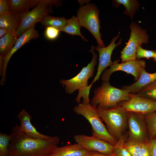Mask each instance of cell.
Wrapping results in <instances>:
<instances>
[{"label": "cell", "mask_w": 156, "mask_h": 156, "mask_svg": "<svg viewBox=\"0 0 156 156\" xmlns=\"http://www.w3.org/2000/svg\"><path fill=\"white\" fill-rule=\"evenodd\" d=\"M11 135L8 156H46L60 142L57 136L48 140L30 137L21 130L19 125L12 127Z\"/></svg>", "instance_id": "1"}, {"label": "cell", "mask_w": 156, "mask_h": 156, "mask_svg": "<svg viewBox=\"0 0 156 156\" xmlns=\"http://www.w3.org/2000/svg\"><path fill=\"white\" fill-rule=\"evenodd\" d=\"M92 54L91 62L86 67H83L80 72L76 75L68 79H61L60 82L65 86V91L69 94H72L77 90H78V94L75 101L79 103L81 98L83 103H90L89 93L91 87L88 85V81L94 75L95 66L96 64L98 55L94 51V46H92L89 51Z\"/></svg>", "instance_id": "2"}, {"label": "cell", "mask_w": 156, "mask_h": 156, "mask_svg": "<svg viewBox=\"0 0 156 156\" xmlns=\"http://www.w3.org/2000/svg\"><path fill=\"white\" fill-rule=\"evenodd\" d=\"M77 114L84 117L90 123L92 135L114 146L117 140L111 135L101 121L98 109L91 103L79 104L73 108Z\"/></svg>", "instance_id": "3"}, {"label": "cell", "mask_w": 156, "mask_h": 156, "mask_svg": "<svg viewBox=\"0 0 156 156\" xmlns=\"http://www.w3.org/2000/svg\"><path fill=\"white\" fill-rule=\"evenodd\" d=\"M99 116L110 134L117 140L124 135L128 125L127 112L121 106L98 108Z\"/></svg>", "instance_id": "4"}, {"label": "cell", "mask_w": 156, "mask_h": 156, "mask_svg": "<svg viewBox=\"0 0 156 156\" xmlns=\"http://www.w3.org/2000/svg\"><path fill=\"white\" fill-rule=\"evenodd\" d=\"M130 94L126 90L112 86L109 82L103 81L101 85L94 90L91 104L98 109L112 107L128 100Z\"/></svg>", "instance_id": "5"}, {"label": "cell", "mask_w": 156, "mask_h": 156, "mask_svg": "<svg viewBox=\"0 0 156 156\" xmlns=\"http://www.w3.org/2000/svg\"><path fill=\"white\" fill-rule=\"evenodd\" d=\"M99 13L98 9L94 4L87 3L85 5L81 6L78 9L77 17L81 27H85L91 33L95 38L98 46L104 47L100 32Z\"/></svg>", "instance_id": "6"}, {"label": "cell", "mask_w": 156, "mask_h": 156, "mask_svg": "<svg viewBox=\"0 0 156 156\" xmlns=\"http://www.w3.org/2000/svg\"><path fill=\"white\" fill-rule=\"evenodd\" d=\"M60 2L58 0H41L38 5L21 16V23L16 32V36L18 38L36 23L40 22L46 14L52 12V7L54 5H59Z\"/></svg>", "instance_id": "7"}, {"label": "cell", "mask_w": 156, "mask_h": 156, "mask_svg": "<svg viewBox=\"0 0 156 156\" xmlns=\"http://www.w3.org/2000/svg\"><path fill=\"white\" fill-rule=\"evenodd\" d=\"M129 28L131 30L130 38L121 52L122 62L136 60V54L137 48L143 43L148 42V36L146 30L133 22L131 23Z\"/></svg>", "instance_id": "8"}, {"label": "cell", "mask_w": 156, "mask_h": 156, "mask_svg": "<svg viewBox=\"0 0 156 156\" xmlns=\"http://www.w3.org/2000/svg\"><path fill=\"white\" fill-rule=\"evenodd\" d=\"M119 59L115 60L109 69H106L102 75L103 81L108 82L112 74L114 72L122 71L132 75L134 77V80L139 79L142 71L145 69V61L143 60H136L119 63Z\"/></svg>", "instance_id": "9"}, {"label": "cell", "mask_w": 156, "mask_h": 156, "mask_svg": "<svg viewBox=\"0 0 156 156\" xmlns=\"http://www.w3.org/2000/svg\"><path fill=\"white\" fill-rule=\"evenodd\" d=\"M129 140L146 143L149 140L148 133L144 116L127 112Z\"/></svg>", "instance_id": "10"}, {"label": "cell", "mask_w": 156, "mask_h": 156, "mask_svg": "<svg viewBox=\"0 0 156 156\" xmlns=\"http://www.w3.org/2000/svg\"><path fill=\"white\" fill-rule=\"evenodd\" d=\"M118 105L126 112H132L141 115L156 111V101L130 93L128 100L119 102Z\"/></svg>", "instance_id": "11"}, {"label": "cell", "mask_w": 156, "mask_h": 156, "mask_svg": "<svg viewBox=\"0 0 156 156\" xmlns=\"http://www.w3.org/2000/svg\"><path fill=\"white\" fill-rule=\"evenodd\" d=\"M74 139L77 143L87 150L112 156L114 146L106 141L92 135L83 134L75 135Z\"/></svg>", "instance_id": "12"}, {"label": "cell", "mask_w": 156, "mask_h": 156, "mask_svg": "<svg viewBox=\"0 0 156 156\" xmlns=\"http://www.w3.org/2000/svg\"><path fill=\"white\" fill-rule=\"evenodd\" d=\"M120 34L119 32L116 36L113 38L110 44L106 47H101L99 46L94 47V50L97 51L99 54V62L97 73L91 83L92 84L99 79L103 71L107 67L110 66L112 64L113 62L111 59L112 52L116 47L122 42V38H121L117 43L115 44V41L119 37Z\"/></svg>", "instance_id": "13"}, {"label": "cell", "mask_w": 156, "mask_h": 156, "mask_svg": "<svg viewBox=\"0 0 156 156\" xmlns=\"http://www.w3.org/2000/svg\"><path fill=\"white\" fill-rule=\"evenodd\" d=\"M40 36L38 31L35 29V25L32 26L24 32L17 39L15 44L11 50L4 57L3 65L1 74L0 84L4 85L5 82L6 71L8 62L14 54L25 44L31 40L36 39Z\"/></svg>", "instance_id": "14"}, {"label": "cell", "mask_w": 156, "mask_h": 156, "mask_svg": "<svg viewBox=\"0 0 156 156\" xmlns=\"http://www.w3.org/2000/svg\"><path fill=\"white\" fill-rule=\"evenodd\" d=\"M21 130L28 136L37 139L48 140L53 136L46 135L39 132L31 122V117L25 109H23L17 115Z\"/></svg>", "instance_id": "15"}, {"label": "cell", "mask_w": 156, "mask_h": 156, "mask_svg": "<svg viewBox=\"0 0 156 156\" xmlns=\"http://www.w3.org/2000/svg\"><path fill=\"white\" fill-rule=\"evenodd\" d=\"M95 152L87 150L77 143L57 146L46 156H89Z\"/></svg>", "instance_id": "16"}, {"label": "cell", "mask_w": 156, "mask_h": 156, "mask_svg": "<svg viewBox=\"0 0 156 156\" xmlns=\"http://www.w3.org/2000/svg\"><path fill=\"white\" fill-rule=\"evenodd\" d=\"M156 80V72L150 73L147 72L145 69L142 70L138 79L129 86H125L121 89L129 92L136 94L142 88Z\"/></svg>", "instance_id": "17"}, {"label": "cell", "mask_w": 156, "mask_h": 156, "mask_svg": "<svg viewBox=\"0 0 156 156\" xmlns=\"http://www.w3.org/2000/svg\"><path fill=\"white\" fill-rule=\"evenodd\" d=\"M10 13L21 17L31 8L40 4V0H10Z\"/></svg>", "instance_id": "18"}, {"label": "cell", "mask_w": 156, "mask_h": 156, "mask_svg": "<svg viewBox=\"0 0 156 156\" xmlns=\"http://www.w3.org/2000/svg\"><path fill=\"white\" fill-rule=\"evenodd\" d=\"M21 17L11 13L0 15V28L8 29L16 34L21 23Z\"/></svg>", "instance_id": "19"}, {"label": "cell", "mask_w": 156, "mask_h": 156, "mask_svg": "<svg viewBox=\"0 0 156 156\" xmlns=\"http://www.w3.org/2000/svg\"><path fill=\"white\" fill-rule=\"evenodd\" d=\"M18 38L16 34L10 31L0 38V56L4 57L11 50Z\"/></svg>", "instance_id": "20"}, {"label": "cell", "mask_w": 156, "mask_h": 156, "mask_svg": "<svg viewBox=\"0 0 156 156\" xmlns=\"http://www.w3.org/2000/svg\"><path fill=\"white\" fill-rule=\"evenodd\" d=\"M81 27L77 17L73 15L71 18L67 20L65 26L61 31L70 35L79 36L84 40L87 41V40L81 33Z\"/></svg>", "instance_id": "21"}, {"label": "cell", "mask_w": 156, "mask_h": 156, "mask_svg": "<svg viewBox=\"0 0 156 156\" xmlns=\"http://www.w3.org/2000/svg\"><path fill=\"white\" fill-rule=\"evenodd\" d=\"M67 20L64 17H53L47 14L40 23L43 26L53 27L61 31L65 26Z\"/></svg>", "instance_id": "22"}, {"label": "cell", "mask_w": 156, "mask_h": 156, "mask_svg": "<svg viewBox=\"0 0 156 156\" xmlns=\"http://www.w3.org/2000/svg\"><path fill=\"white\" fill-rule=\"evenodd\" d=\"M149 140L156 138V111L144 115Z\"/></svg>", "instance_id": "23"}, {"label": "cell", "mask_w": 156, "mask_h": 156, "mask_svg": "<svg viewBox=\"0 0 156 156\" xmlns=\"http://www.w3.org/2000/svg\"><path fill=\"white\" fill-rule=\"evenodd\" d=\"M115 1L118 4L124 6L126 8L124 14L129 16L132 19L139 6L138 1L135 0H116Z\"/></svg>", "instance_id": "24"}, {"label": "cell", "mask_w": 156, "mask_h": 156, "mask_svg": "<svg viewBox=\"0 0 156 156\" xmlns=\"http://www.w3.org/2000/svg\"><path fill=\"white\" fill-rule=\"evenodd\" d=\"M136 94L156 101V80L142 88Z\"/></svg>", "instance_id": "25"}, {"label": "cell", "mask_w": 156, "mask_h": 156, "mask_svg": "<svg viewBox=\"0 0 156 156\" xmlns=\"http://www.w3.org/2000/svg\"><path fill=\"white\" fill-rule=\"evenodd\" d=\"M126 137V135L124 134L118 140L114 146L112 156H132L124 146Z\"/></svg>", "instance_id": "26"}, {"label": "cell", "mask_w": 156, "mask_h": 156, "mask_svg": "<svg viewBox=\"0 0 156 156\" xmlns=\"http://www.w3.org/2000/svg\"><path fill=\"white\" fill-rule=\"evenodd\" d=\"M11 138V134L0 133V156H8V147Z\"/></svg>", "instance_id": "27"}, {"label": "cell", "mask_w": 156, "mask_h": 156, "mask_svg": "<svg viewBox=\"0 0 156 156\" xmlns=\"http://www.w3.org/2000/svg\"><path fill=\"white\" fill-rule=\"evenodd\" d=\"M141 143L131 140L126 141L124 146L132 156H140Z\"/></svg>", "instance_id": "28"}, {"label": "cell", "mask_w": 156, "mask_h": 156, "mask_svg": "<svg viewBox=\"0 0 156 156\" xmlns=\"http://www.w3.org/2000/svg\"><path fill=\"white\" fill-rule=\"evenodd\" d=\"M156 51L154 50H147L142 48L141 45L137 48L136 54V60L145 58L147 59L153 58L156 54Z\"/></svg>", "instance_id": "29"}, {"label": "cell", "mask_w": 156, "mask_h": 156, "mask_svg": "<svg viewBox=\"0 0 156 156\" xmlns=\"http://www.w3.org/2000/svg\"><path fill=\"white\" fill-rule=\"evenodd\" d=\"M44 35L45 38L49 40L56 39L59 36L60 30L52 27H46Z\"/></svg>", "instance_id": "30"}, {"label": "cell", "mask_w": 156, "mask_h": 156, "mask_svg": "<svg viewBox=\"0 0 156 156\" xmlns=\"http://www.w3.org/2000/svg\"><path fill=\"white\" fill-rule=\"evenodd\" d=\"M10 0H0V15L10 13Z\"/></svg>", "instance_id": "31"}, {"label": "cell", "mask_w": 156, "mask_h": 156, "mask_svg": "<svg viewBox=\"0 0 156 156\" xmlns=\"http://www.w3.org/2000/svg\"><path fill=\"white\" fill-rule=\"evenodd\" d=\"M151 153V156H156V138L149 140L147 143Z\"/></svg>", "instance_id": "32"}, {"label": "cell", "mask_w": 156, "mask_h": 156, "mask_svg": "<svg viewBox=\"0 0 156 156\" xmlns=\"http://www.w3.org/2000/svg\"><path fill=\"white\" fill-rule=\"evenodd\" d=\"M140 156H151L150 149L146 143H141Z\"/></svg>", "instance_id": "33"}, {"label": "cell", "mask_w": 156, "mask_h": 156, "mask_svg": "<svg viewBox=\"0 0 156 156\" xmlns=\"http://www.w3.org/2000/svg\"><path fill=\"white\" fill-rule=\"evenodd\" d=\"M9 30L6 28H0V38H1L6 34L9 31Z\"/></svg>", "instance_id": "34"}, {"label": "cell", "mask_w": 156, "mask_h": 156, "mask_svg": "<svg viewBox=\"0 0 156 156\" xmlns=\"http://www.w3.org/2000/svg\"><path fill=\"white\" fill-rule=\"evenodd\" d=\"M89 156H113L102 154L98 152H95L93 154Z\"/></svg>", "instance_id": "35"}, {"label": "cell", "mask_w": 156, "mask_h": 156, "mask_svg": "<svg viewBox=\"0 0 156 156\" xmlns=\"http://www.w3.org/2000/svg\"><path fill=\"white\" fill-rule=\"evenodd\" d=\"M153 60L155 62H156V54L155 55V56H154V57L153 58Z\"/></svg>", "instance_id": "36"}]
</instances>
